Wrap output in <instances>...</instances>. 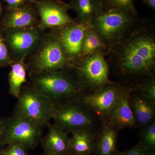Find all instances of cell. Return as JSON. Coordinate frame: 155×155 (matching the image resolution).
Listing matches in <instances>:
<instances>
[{"mask_svg": "<svg viewBox=\"0 0 155 155\" xmlns=\"http://www.w3.org/2000/svg\"><path fill=\"white\" fill-rule=\"evenodd\" d=\"M47 125V133L41 140L46 154L71 155L67 132L56 124L48 123Z\"/></svg>", "mask_w": 155, "mask_h": 155, "instance_id": "obj_14", "label": "cell"}, {"mask_svg": "<svg viewBox=\"0 0 155 155\" xmlns=\"http://www.w3.org/2000/svg\"><path fill=\"white\" fill-rule=\"evenodd\" d=\"M1 6H0V13H1Z\"/></svg>", "mask_w": 155, "mask_h": 155, "instance_id": "obj_32", "label": "cell"}, {"mask_svg": "<svg viewBox=\"0 0 155 155\" xmlns=\"http://www.w3.org/2000/svg\"><path fill=\"white\" fill-rule=\"evenodd\" d=\"M131 88L126 87L121 98L109 116V126L114 129H121L134 127L136 124L129 98Z\"/></svg>", "mask_w": 155, "mask_h": 155, "instance_id": "obj_15", "label": "cell"}, {"mask_svg": "<svg viewBox=\"0 0 155 155\" xmlns=\"http://www.w3.org/2000/svg\"><path fill=\"white\" fill-rule=\"evenodd\" d=\"M37 0H5L7 5L8 9H11L18 8L19 6L27 4H35Z\"/></svg>", "mask_w": 155, "mask_h": 155, "instance_id": "obj_28", "label": "cell"}, {"mask_svg": "<svg viewBox=\"0 0 155 155\" xmlns=\"http://www.w3.org/2000/svg\"><path fill=\"white\" fill-rule=\"evenodd\" d=\"M69 150L71 155H89L93 148V139L87 129H78L71 132Z\"/></svg>", "mask_w": 155, "mask_h": 155, "instance_id": "obj_17", "label": "cell"}, {"mask_svg": "<svg viewBox=\"0 0 155 155\" xmlns=\"http://www.w3.org/2000/svg\"><path fill=\"white\" fill-rule=\"evenodd\" d=\"M153 104L141 95L134 97L130 107L136 122L145 126L153 121L155 110Z\"/></svg>", "mask_w": 155, "mask_h": 155, "instance_id": "obj_18", "label": "cell"}, {"mask_svg": "<svg viewBox=\"0 0 155 155\" xmlns=\"http://www.w3.org/2000/svg\"><path fill=\"white\" fill-rule=\"evenodd\" d=\"M67 69L30 74V85L54 104L75 99L83 89Z\"/></svg>", "mask_w": 155, "mask_h": 155, "instance_id": "obj_2", "label": "cell"}, {"mask_svg": "<svg viewBox=\"0 0 155 155\" xmlns=\"http://www.w3.org/2000/svg\"><path fill=\"white\" fill-rule=\"evenodd\" d=\"M38 15L35 5L27 3L15 8L8 9L2 22L3 30L38 26Z\"/></svg>", "mask_w": 155, "mask_h": 155, "instance_id": "obj_13", "label": "cell"}, {"mask_svg": "<svg viewBox=\"0 0 155 155\" xmlns=\"http://www.w3.org/2000/svg\"><path fill=\"white\" fill-rule=\"evenodd\" d=\"M3 146L0 144V155H3L2 152L4 148H3Z\"/></svg>", "mask_w": 155, "mask_h": 155, "instance_id": "obj_30", "label": "cell"}, {"mask_svg": "<svg viewBox=\"0 0 155 155\" xmlns=\"http://www.w3.org/2000/svg\"><path fill=\"white\" fill-rule=\"evenodd\" d=\"M27 149L21 145L12 143L3 149V155H28Z\"/></svg>", "mask_w": 155, "mask_h": 155, "instance_id": "obj_26", "label": "cell"}, {"mask_svg": "<svg viewBox=\"0 0 155 155\" xmlns=\"http://www.w3.org/2000/svg\"><path fill=\"white\" fill-rule=\"evenodd\" d=\"M143 3L155 11V0H141Z\"/></svg>", "mask_w": 155, "mask_h": 155, "instance_id": "obj_29", "label": "cell"}, {"mask_svg": "<svg viewBox=\"0 0 155 155\" xmlns=\"http://www.w3.org/2000/svg\"><path fill=\"white\" fill-rule=\"evenodd\" d=\"M2 120H0V131H1V127H2Z\"/></svg>", "mask_w": 155, "mask_h": 155, "instance_id": "obj_31", "label": "cell"}, {"mask_svg": "<svg viewBox=\"0 0 155 155\" xmlns=\"http://www.w3.org/2000/svg\"><path fill=\"white\" fill-rule=\"evenodd\" d=\"M138 15L116 9L103 10L92 19L91 27L98 34L108 50L120 40L138 19Z\"/></svg>", "mask_w": 155, "mask_h": 155, "instance_id": "obj_3", "label": "cell"}, {"mask_svg": "<svg viewBox=\"0 0 155 155\" xmlns=\"http://www.w3.org/2000/svg\"><path fill=\"white\" fill-rule=\"evenodd\" d=\"M52 119L55 124L67 133L78 129H87L93 122L91 116L76 99L54 104Z\"/></svg>", "mask_w": 155, "mask_h": 155, "instance_id": "obj_9", "label": "cell"}, {"mask_svg": "<svg viewBox=\"0 0 155 155\" xmlns=\"http://www.w3.org/2000/svg\"><path fill=\"white\" fill-rule=\"evenodd\" d=\"M127 87L110 84L84 96L82 102L95 112L105 116H110Z\"/></svg>", "mask_w": 155, "mask_h": 155, "instance_id": "obj_12", "label": "cell"}, {"mask_svg": "<svg viewBox=\"0 0 155 155\" xmlns=\"http://www.w3.org/2000/svg\"><path fill=\"white\" fill-rule=\"evenodd\" d=\"M40 17L38 26L43 31L75 22L68 14L69 4L60 0H37L35 3Z\"/></svg>", "mask_w": 155, "mask_h": 155, "instance_id": "obj_11", "label": "cell"}, {"mask_svg": "<svg viewBox=\"0 0 155 155\" xmlns=\"http://www.w3.org/2000/svg\"></svg>", "mask_w": 155, "mask_h": 155, "instance_id": "obj_33", "label": "cell"}, {"mask_svg": "<svg viewBox=\"0 0 155 155\" xmlns=\"http://www.w3.org/2000/svg\"><path fill=\"white\" fill-rule=\"evenodd\" d=\"M90 26L74 22L52 29L63 47L70 65L73 68L82 55V45L86 32Z\"/></svg>", "mask_w": 155, "mask_h": 155, "instance_id": "obj_10", "label": "cell"}, {"mask_svg": "<svg viewBox=\"0 0 155 155\" xmlns=\"http://www.w3.org/2000/svg\"><path fill=\"white\" fill-rule=\"evenodd\" d=\"M117 134L116 129L109 126L103 130L97 143L100 155H115Z\"/></svg>", "mask_w": 155, "mask_h": 155, "instance_id": "obj_20", "label": "cell"}, {"mask_svg": "<svg viewBox=\"0 0 155 155\" xmlns=\"http://www.w3.org/2000/svg\"><path fill=\"white\" fill-rule=\"evenodd\" d=\"M120 155H122V154Z\"/></svg>", "mask_w": 155, "mask_h": 155, "instance_id": "obj_34", "label": "cell"}, {"mask_svg": "<svg viewBox=\"0 0 155 155\" xmlns=\"http://www.w3.org/2000/svg\"><path fill=\"white\" fill-rule=\"evenodd\" d=\"M122 155H155L153 150L149 149L141 143L133 147L127 151L123 153Z\"/></svg>", "mask_w": 155, "mask_h": 155, "instance_id": "obj_27", "label": "cell"}, {"mask_svg": "<svg viewBox=\"0 0 155 155\" xmlns=\"http://www.w3.org/2000/svg\"><path fill=\"white\" fill-rule=\"evenodd\" d=\"M13 61L2 34L0 33V66H11Z\"/></svg>", "mask_w": 155, "mask_h": 155, "instance_id": "obj_25", "label": "cell"}, {"mask_svg": "<svg viewBox=\"0 0 155 155\" xmlns=\"http://www.w3.org/2000/svg\"><path fill=\"white\" fill-rule=\"evenodd\" d=\"M68 4L77 14L75 22L90 27L92 19L104 10L100 0H70Z\"/></svg>", "mask_w": 155, "mask_h": 155, "instance_id": "obj_16", "label": "cell"}, {"mask_svg": "<svg viewBox=\"0 0 155 155\" xmlns=\"http://www.w3.org/2000/svg\"><path fill=\"white\" fill-rule=\"evenodd\" d=\"M35 51L26 64L29 75L70 68L63 47L52 31L43 37Z\"/></svg>", "mask_w": 155, "mask_h": 155, "instance_id": "obj_4", "label": "cell"}, {"mask_svg": "<svg viewBox=\"0 0 155 155\" xmlns=\"http://www.w3.org/2000/svg\"><path fill=\"white\" fill-rule=\"evenodd\" d=\"M104 10H122L138 14L134 5V0H100Z\"/></svg>", "mask_w": 155, "mask_h": 155, "instance_id": "obj_22", "label": "cell"}, {"mask_svg": "<svg viewBox=\"0 0 155 155\" xmlns=\"http://www.w3.org/2000/svg\"><path fill=\"white\" fill-rule=\"evenodd\" d=\"M106 59L110 69L113 68L122 76L147 79L153 76L154 19L139 17L120 40L107 50Z\"/></svg>", "mask_w": 155, "mask_h": 155, "instance_id": "obj_1", "label": "cell"}, {"mask_svg": "<svg viewBox=\"0 0 155 155\" xmlns=\"http://www.w3.org/2000/svg\"><path fill=\"white\" fill-rule=\"evenodd\" d=\"M9 74V92L18 98L23 84L26 82L27 67L25 60L13 61Z\"/></svg>", "mask_w": 155, "mask_h": 155, "instance_id": "obj_19", "label": "cell"}, {"mask_svg": "<svg viewBox=\"0 0 155 155\" xmlns=\"http://www.w3.org/2000/svg\"><path fill=\"white\" fill-rule=\"evenodd\" d=\"M107 51V47L98 34L91 28L89 29L84 40L81 57L100 51Z\"/></svg>", "mask_w": 155, "mask_h": 155, "instance_id": "obj_21", "label": "cell"}, {"mask_svg": "<svg viewBox=\"0 0 155 155\" xmlns=\"http://www.w3.org/2000/svg\"><path fill=\"white\" fill-rule=\"evenodd\" d=\"M140 86L141 95L152 103L155 102V79L153 76L145 80Z\"/></svg>", "mask_w": 155, "mask_h": 155, "instance_id": "obj_24", "label": "cell"}, {"mask_svg": "<svg viewBox=\"0 0 155 155\" xmlns=\"http://www.w3.org/2000/svg\"><path fill=\"white\" fill-rule=\"evenodd\" d=\"M14 113L23 116L40 127L52 119L54 104L30 85L22 86Z\"/></svg>", "mask_w": 155, "mask_h": 155, "instance_id": "obj_7", "label": "cell"}, {"mask_svg": "<svg viewBox=\"0 0 155 155\" xmlns=\"http://www.w3.org/2000/svg\"><path fill=\"white\" fill-rule=\"evenodd\" d=\"M141 134V144L149 149L153 150L155 147V122H150L145 125Z\"/></svg>", "mask_w": 155, "mask_h": 155, "instance_id": "obj_23", "label": "cell"}, {"mask_svg": "<svg viewBox=\"0 0 155 155\" xmlns=\"http://www.w3.org/2000/svg\"><path fill=\"white\" fill-rule=\"evenodd\" d=\"M5 31L4 37L13 61L25 60L38 48L43 35L38 26Z\"/></svg>", "mask_w": 155, "mask_h": 155, "instance_id": "obj_8", "label": "cell"}, {"mask_svg": "<svg viewBox=\"0 0 155 155\" xmlns=\"http://www.w3.org/2000/svg\"><path fill=\"white\" fill-rule=\"evenodd\" d=\"M106 54V51H100L81 57L72 68L83 89L94 91L115 83L109 78L110 70Z\"/></svg>", "mask_w": 155, "mask_h": 155, "instance_id": "obj_5", "label": "cell"}, {"mask_svg": "<svg viewBox=\"0 0 155 155\" xmlns=\"http://www.w3.org/2000/svg\"><path fill=\"white\" fill-rule=\"evenodd\" d=\"M2 122L0 144L3 146L16 143L31 149L41 141V127L29 119L14 113Z\"/></svg>", "mask_w": 155, "mask_h": 155, "instance_id": "obj_6", "label": "cell"}]
</instances>
